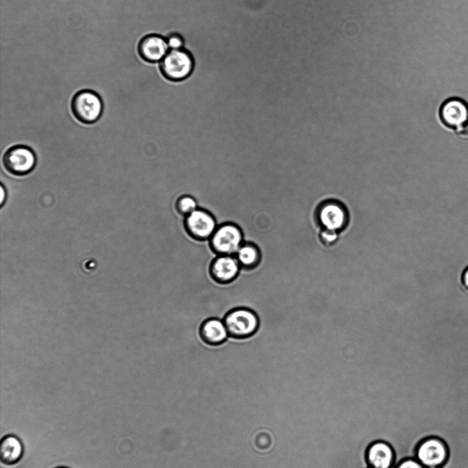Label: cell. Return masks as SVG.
<instances>
[{"instance_id": "1", "label": "cell", "mask_w": 468, "mask_h": 468, "mask_svg": "<svg viewBox=\"0 0 468 468\" xmlns=\"http://www.w3.org/2000/svg\"><path fill=\"white\" fill-rule=\"evenodd\" d=\"M229 336L243 340L252 337L260 328L258 315L252 309L239 307L229 311L223 318Z\"/></svg>"}, {"instance_id": "21", "label": "cell", "mask_w": 468, "mask_h": 468, "mask_svg": "<svg viewBox=\"0 0 468 468\" xmlns=\"http://www.w3.org/2000/svg\"><path fill=\"white\" fill-rule=\"evenodd\" d=\"M5 196H6V191H5V189L3 187V185L1 184V201H0L1 207L3 206V204L5 200Z\"/></svg>"}, {"instance_id": "18", "label": "cell", "mask_w": 468, "mask_h": 468, "mask_svg": "<svg viewBox=\"0 0 468 468\" xmlns=\"http://www.w3.org/2000/svg\"><path fill=\"white\" fill-rule=\"evenodd\" d=\"M167 42L170 50L182 49L184 44L182 36L175 33L169 35L167 38Z\"/></svg>"}, {"instance_id": "19", "label": "cell", "mask_w": 468, "mask_h": 468, "mask_svg": "<svg viewBox=\"0 0 468 468\" xmlns=\"http://www.w3.org/2000/svg\"><path fill=\"white\" fill-rule=\"evenodd\" d=\"M399 468H423V465L415 460H408L400 465Z\"/></svg>"}, {"instance_id": "8", "label": "cell", "mask_w": 468, "mask_h": 468, "mask_svg": "<svg viewBox=\"0 0 468 468\" xmlns=\"http://www.w3.org/2000/svg\"><path fill=\"white\" fill-rule=\"evenodd\" d=\"M417 455L419 462L428 468L440 467L447 458L448 449L441 439L429 437L420 443Z\"/></svg>"}, {"instance_id": "24", "label": "cell", "mask_w": 468, "mask_h": 468, "mask_svg": "<svg viewBox=\"0 0 468 468\" xmlns=\"http://www.w3.org/2000/svg\"><path fill=\"white\" fill-rule=\"evenodd\" d=\"M430 468H441L439 467H430Z\"/></svg>"}, {"instance_id": "16", "label": "cell", "mask_w": 468, "mask_h": 468, "mask_svg": "<svg viewBox=\"0 0 468 468\" xmlns=\"http://www.w3.org/2000/svg\"><path fill=\"white\" fill-rule=\"evenodd\" d=\"M177 211L186 216L197 209V202L190 196L180 197L176 204Z\"/></svg>"}, {"instance_id": "6", "label": "cell", "mask_w": 468, "mask_h": 468, "mask_svg": "<svg viewBox=\"0 0 468 468\" xmlns=\"http://www.w3.org/2000/svg\"><path fill=\"white\" fill-rule=\"evenodd\" d=\"M36 163L33 150L23 145H14L5 152L3 163L5 169L14 176H24L31 172Z\"/></svg>"}, {"instance_id": "14", "label": "cell", "mask_w": 468, "mask_h": 468, "mask_svg": "<svg viewBox=\"0 0 468 468\" xmlns=\"http://www.w3.org/2000/svg\"><path fill=\"white\" fill-rule=\"evenodd\" d=\"M241 269L254 270L261 261V253L257 245L250 242H244L234 255Z\"/></svg>"}, {"instance_id": "5", "label": "cell", "mask_w": 468, "mask_h": 468, "mask_svg": "<svg viewBox=\"0 0 468 468\" xmlns=\"http://www.w3.org/2000/svg\"><path fill=\"white\" fill-rule=\"evenodd\" d=\"M160 67L165 78L173 81H180L191 74L194 61L191 54L184 49L169 50L160 61Z\"/></svg>"}, {"instance_id": "4", "label": "cell", "mask_w": 468, "mask_h": 468, "mask_svg": "<svg viewBox=\"0 0 468 468\" xmlns=\"http://www.w3.org/2000/svg\"><path fill=\"white\" fill-rule=\"evenodd\" d=\"M315 215L318 223L324 228L335 231L343 230L349 222V213L341 202L328 199L321 202L317 207Z\"/></svg>"}, {"instance_id": "13", "label": "cell", "mask_w": 468, "mask_h": 468, "mask_svg": "<svg viewBox=\"0 0 468 468\" xmlns=\"http://www.w3.org/2000/svg\"><path fill=\"white\" fill-rule=\"evenodd\" d=\"M24 452L21 441L13 434L5 436L0 443V460L5 465H14L23 457Z\"/></svg>"}, {"instance_id": "22", "label": "cell", "mask_w": 468, "mask_h": 468, "mask_svg": "<svg viewBox=\"0 0 468 468\" xmlns=\"http://www.w3.org/2000/svg\"><path fill=\"white\" fill-rule=\"evenodd\" d=\"M463 281L465 285L468 288V268L465 270L463 273Z\"/></svg>"}, {"instance_id": "12", "label": "cell", "mask_w": 468, "mask_h": 468, "mask_svg": "<svg viewBox=\"0 0 468 468\" xmlns=\"http://www.w3.org/2000/svg\"><path fill=\"white\" fill-rule=\"evenodd\" d=\"M199 334L201 340L211 347L223 344L230 337L223 320L219 318H210L204 321Z\"/></svg>"}, {"instance_id": "9", "label": "cell", "mask_w": 468, "mask_h": 468, "mask_svg": "<svg viewBox=\"0 0 468 468\" xmlns=\"http://www.w3.org/2000/svg\"><path fill=\"white\" fill-rule=\"evenodd\" d=\"M439 117L445 126L458 130L468 123V104L458 97L449 98L441 104Z\"/></svg>"}, {"instance_id": "20", "label": "cell", "mask_w": 468, "mask_h": 468, "mask_svg": "<svg viewBox=\"0 0 468 468\" xmlns=\"http://www.w3.org/2000/svg\"><path fill=\"white\" fill-rule=\"evenodd\" d=\"M458 135L463 139H468V123L457 130Z\"/></svg>"}, {"instance_id": "3", "label": "cell", "mask_w": 468, "mask_h": 468, "mask_svg": "<svg viewBox=\"0 0 468 468\" xmlns=\"http://www.w3.org/2000/svg\"><path fill=\"white\" fill-rule=\"evenodd\" d=\"M71 106L74 117L85 124L96 122L103 110V103L99 95L87 89L82 90L73 96Z\"/></svg>"}, {"instance_id": "15", "label": "cell", "mask_w": 468, "mask_h": 468, "mask_svg": "<svg viewBox=\"0 0 468 468\" xmlns=\"http://www.w3.org/2000/svg\"><path fill=\"white\" fill-rule=\"evenodd\" d=\"M369 460L375 468H388L392 460V451L383 443H375L369 449Z\"/></svg>"}, {"instance_id": "7", "label": "cell", "mask_w": 468, "mask_h": 468, "mask_svg": "<svg viewBox=\"0 0 468 468\" xmlns=\"http://www.w3.org/2000/svg\"><path fill=\"white\" fill-rule=\"evenodd\" d=\"M188 234L199 241L209 239L217 229L214 217L206 210L197 209L187 215L184 221Z\"/></svg>"}, {"instance_id": "10", "label": "cell", "mask_w": 468, "mask_h": 468, "mask_svg": "<svg viewBox=\"0 0 468 468\" xmlns=\"http://www.w3.org/2000/svg\"><path fill=\"white\" fill-rule=\"evenodd\" d=\"M241 266L234 255H217L212 261L210 273L218 283L227 284L238 276Z\"/></svg>"}, {"instance_id": "17", "label": "cell", "mask_w": 468, "mask_h": 468, "mask_svg": "<svg viewBox=\"0 0 468 468\" xmlns=\"http://www.w3.org/2000/svg\"><path fill=\"white\" fill-rule=\"evenodd\" d=\"M319 239L325 246H332L338 239V232L329 229H323L319 235Z\"/></svg>"}, {"instance_id": "11", "label": "cell", "mask_w": 468, "mask_h": 468, "mask_svg": "<svg viewBox=\"0 0 468 468\" xmlns=\"http://www.w3.org/2000/svg\"><path fill=\"white\" fill-rule=\"evenodd\" d=\"M167 39L158 34L144 36L138 45V52L145 61H161L169 51Z\"/></svg>"}, {"instance_id": "2", "label": "cell", "mask_w": 468, "mask_h": 468, "mask_svg": "<svg viewBox=\"0 0 468 468\" xmlns=\"http://www.w3.org/2000/svg\"><path fill=\"white\" fill-rule=\"evenodd\" d=\"M208 241L211 250L217 255H235L244 242L241 229L232 223L218 226Z\"/></svg>"}, {"instance_id": "23", "label": "cell", "mask_w": 468, "mask_h": 468, "mask_svg": "<svg viewBox=\"0 0 468 468\" xmlns=\"http://www.w3.org/2000/svg\"><path fill=\"white\" fill-rule=\"evenodd\" d=\"M57 468H68V467H57Z\"/></svg>"}]
</instances>
